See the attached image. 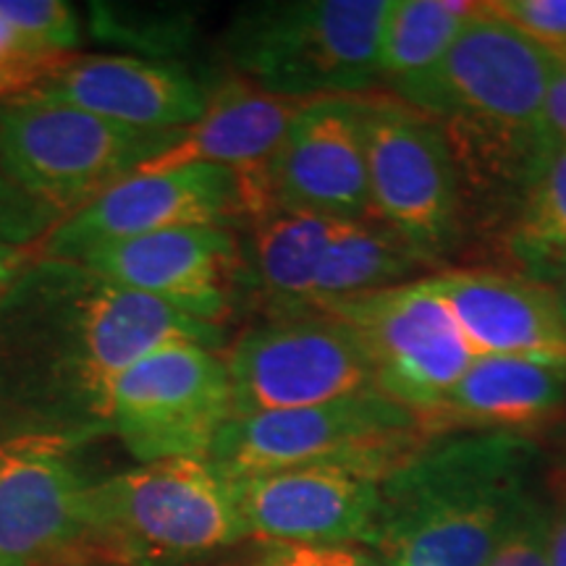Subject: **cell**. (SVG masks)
<instances>
[{"instance_id": "cell-10", "label": "cell", "mask_w": 566, "mask_h": 566, "mask_svg": "<svg viewBox=\"0 0 566 566\" xmlns=\"http://www.w3.org/2000/svg\"><path fill=\"white\" fill-rule=\"evenodd\" d=\"M226 367L233 415L304 409L378 391L363 342L325 313L279 315L247 328Z\"/></svg>"}, {"instance_id": "cell-29", "label": "cell", "mask_w": 566, "mask_h": 566, "mask_svg": "<svg viewBox=\"0 0 566 566\" xmlns=\"http://www.w3.org/2000/svg\"><path fill=\"white\" fill-rule=\"evenodd\" d=\"M61 218L53 210L42 208L32 197H27L9 176L0 171V242L32 247L42 239Z\"/></svg>"}, {"instance_id": "cell-31", "label": "cell", "mask_w": 566, "mask_h": 566, "mask_svg": "<svg viewBox=\"0 0 566 566\" xmlns=\"http://www.w3.org/2000/svg\"><path fill=\"white\" fill-rule=\"evenodd\" d=\"M548 53V92H546V118L554 137L566 142V51H554L546 48Z\"/></svg>"}, {"instance_id": "cell-4", "label": "cell", "mask_w": 566, "mask_h": 566, "mask_svg": "<svg viewBox=\"0 0 566 566\" xmlns=\"http://www.w3.org/2000/svg\"><path fill=\"white\" fill-rule=\"evenodd\" d=\"M388 0H265L226 30L233 74L292 101L365 97L380 82Z\"/></svg>"}, {"instance_id": "cell-24", "label": "cell", "mask_w": 566, "mask_h": 566, "mask_svg": "<svg viewBox=\"0 0 566 566\" xmlns=\"http://www.w3.org/2000/svg\"><path fill=\"white\" fill-rule=\"evenodd\" d=\"M483 3L388 0L380 34V82L396 95L446 59Z\"/></svg>"}, {"instance_id": "cell-9", "label": "cell", "mask_w": 566, "mask_h": 566, "mask_svg": "<svg viewBox=\"0 0 566 566\" xmlns=\"http://www.w3.org/2000/svg\"><path fill=\"white\" fill-rule=\"evenodd\" d=\"M231 417L229 367L210 346H160L126 367L111 388L108 430L139 464L208 457Z\"/></svg>"}, {"instance_id": "cell-6", "label": "cell", "mask_w": 566, "mask_h": 566, "mask_svg": "<svg viewBox=\"0 0 566 566\" xmlns=\"http://www.w3.org/2000/svg\"><path fill=\"white\" fill-rule=\"evenodd\" d=\"M179 132H139L38 90L0 103V171L66 218L166 150Z\"/></svg>"}, {"instance_id": "cell-27", "label": "cell", "mask_w": 566, "mask_h": 566, "mask_svg": "<svg viewBox=\"0 0 566 566\" xmlns=\"http://www.w3.org/2000/svg\"><path fill=\"white\" fill-rule=\"evenodd\" d=\"M551 514L554 504L537 493L485 566H551Z\"/></svg>"}, {"instance_id": "cell-30", "label": "cell", "mask_w": 566, "mask_h": 566, "mask_svg": "<svg viewBox=\"0 0 566 566\" xmlns=\"http://www.w3.org/2000/svg\"><path fill=\"white\" fill-rule=\"evenodd\" d=\"M69 59H0V103L38 90Z\"/></svg>"}, {"instance_id": "cell-5", "label": "cell", "mask_w": 566, "mask_h": 566, "mask_svg": "<svg viewBox=\"0 0 566 566\" xmlns=\"http://www.w3.org/2000/svg\"><path fill=\"white\" fill-rule=\"evenodd\" d=\"M90 556L187 566L247 537L231 483L208 457L139 464L90 485Z\"/></svg>"}, {"instance_id": "cell-7", "label": "cell", "mask_w": 566, "mask_h": 566, "mask_svg": "<svg viewBox=\"0 0 566 566\" xmlns=\"http://www.w3.org/2000/svg\"><path fill=\"white\" fill-rule=\"evenodd\" d=\"M428 438L420 415L380 391H367L317 407L233 415L208 459L226 480H242L349 459L401 462Z\"/></svg>"}, {"instance_id": "cell-32", "label": "cell", "mask_w": 566, "mask_h": 566, "mask_svg": "<svg viewBox=\"0 0 566 566\" xmlns=\"http://www.w3.org/2000/svg\"><path fill=\"white\" fill-rule=\"evenodd\" d=\"M334 546H273L242 566H334Z\"/></svg>"}, {"instance_id": "cell-21", "label": "cell", "mask_w": 566, "mask_h": 566, "mask_svg": "<svg viewBox=\"0 0 566 566\" xmlns=\"http://www.w3.org/2000/svg\"><path fill=\"white\" fill-rule=\"evenodd\" d=\"M336 218L275 208L252 221L247 279L263 292L273 317L300 315L313 300L315 271L338 229Z\"/></svg>"}, {"instance_id": "cell-14", "label": "cell", "mask_w": 566, "mask_h": 566, "mask_svg": "<svg viewBox=\"0 0 566 566\" xmlns=\"http://www.w3.org/2000/svg\"><path fill=\"white\" fill-rule=\"evenodd\" d=\"M399 462L349 459L229 480L247 537L273 546H367L380 483Z\"/></svg>"}, {"instance_id": "cell-37", "label": "cell", "mask_w": 566, "mask_h": 566, "mask_svg": "<svg viewBox=\"0 0 566 566\" xmlns=\"http://www.w3.org/2000/svg\"><path fill=\"white\" fill-rule=\"evenodd\" d=\"M363 566H388L386 562H380V558L378 556H375L373 554V551H367L365 548V558H363Z\"/></svg>"}, {"instance_id": "cell-18", "label": "cell", "mask_w": 566, "mask_h": 566, "mask_svg": "<svg viewBox=\"0 0 566 566\" xmlns=\"http://www.w3.org/2000/svg\"><path fill=\"white\" fill-rule=\"evenodd\" d=\"M422 281L451 310L475 357L566 365V325L543 283L488 268L438 271Z\"/></svg>"}, {"instance_id": "cell-36", "label": "cell", "mask_w": 566, "mask_h": 566, "mask_svg": "<svg viewBox=\"0 0 566 566\" xmlns=\"http://www.w3.org/2000/svg\"><path fill=\"white\" fill-rule=\"evenodd\" d=\"M548 289H551V294H554L556 307H558V313H562V321L566 325V273L558 275V279L551 283Z\"/></svg>"}, {"instance_id": "cell-3", "label": "cell", "mask_w": 566, "mask_h": 566, "mask_svg": "<svg viewBox=\"0 0 566 566\" xmlns=\"http://www.w3.org/2000/svg\"><path fill=\"white\" fill-rule=\"evenodd\" d=\"M537 462L522 433L428 438L380 483L365 548L388 566H485L537 495Z\"/></svg>"}, {"instance_id": "cell-25", "label": "cell", "mask_w": 566, "mask_h": 566, "mask_svg": "<svg viewBox=\"0 0 566 566\" xmlns=\"http://www.w3.org/2000/svg\"><path fill=\"white\" fill-rule=\"evenodd\" d=\"M90 17L92 30L101 38L139 48L153 55H174V51H181L187 45L189 34H192V24L184 11L95 3Z\"/></svg>"}, {"instance_id": "cell-19", "label": "cell", "mask_w": 566, "mask_h": 566, "mask_svg": "<svg viewBox=\"0 0 566 566\" xmlns=\"http://www.w3.org/2000/svg\"><path fill=\"white\" fill-rule=\"evenodd\" d=\"M38 92L139 132L187 129L210 97L187 69L134 55H71Z\"/></svg>"}, {"instance_id": "cell-1", "label": "cell", "mask_w": 566, "mask_h": 566, "mask_svg": "<svg viewBox=\"0 0 566 566\" xmlns=\"http://www.w3.org/2000/svg\"><path fill=\"white\" fill-rule=\"evenodd\" d=\"M179 342L218 349L223 331L40 254L0 300V433H105L118 375Z\"/></svg>"}, {"instance_id": "cell-34", "label": "cell", "mask_w": 566, "mask_h": 566, "mask_svg": "<svg viewBox=\"0 0 566 566\" xmlns=\"http://www.w3.org/2000/svg\"><path fill=\"white\" fill-rule=\"evenodd\" d=\"M551 566H566V499L551 514Z\"/></svg>"}, {"instance_id": "cell-15", "label": "cell", "mask_w": 566, "mask_h": 566, "mask_svg": "<svg viewBox=\"0 0 566 566\" xmlns=\"http://www.w3.org/2000/svg\"><path fill=\"white\" fill-rule=\"evenodd\" d=\"M90 271L129 292L223 328L247 263L231 229L189 226L108 244L82 260Z\"/></svg>"}, {"instance_id": "cell-2", "label": "cell", "mask_w": 566, "mask_h": 566, "mask_svg": "<svg viewBox=\"0 0 566 566\" xmlns=\"http://www.w3.org/2000/svg\"><path fill=\"white\" fill-rule=\"evenodd\" d=\"M548 74L546 48L483 3L446 59L394 95L441 129L457 168L464 226L501 237L512 218L554 139Z\"/></svg>"}, {"instance_id": "cell-28", "label": "cell", "mask_w": 566, "mask_h": 566, "mask_svg": "<svg viewBox=\"0 0 566 566\" xmlns=\"http://www.w3.org/2000/svg\"><path fill=\"white\" fill-rule=\"evenodd\" d=\"M485 9L537 45L566 51V0H495Z\"/></svg>"}, {"instance_id": "cell-17", "label": "cell", "mask_w": 566, "mask_h": 566, "mask_svg": "<svg viewBox=\"0 0 566 566\" xmlns=\"http://www.w3.org/2000/svg\"><path fill=\"white\" fill-rule=\"evenodd\" d=\"M304 101L279 97L229 76L210 90L205 113L179 132L171 145L137 174H163L187 166H221L239 176L247 200V221L275 210L268 168Z\"/></svg>"}, {"instance_id": "cell-16", "label": "cell", "mask_w": 566, "mask_h": 566, "mask_svg": "<svg viewBox=\"0 0 566 566\" xmlns=\"http://www.w3.org/2000/svg\"><path fill=\"white\" fill-rule=\"evenodd\" d=\"M363 116L365 97H323L296 113L268 168L275 208L373 221Z\"/></svg>"}, {"instance_id": "cell-26", "label": "cell", "mask_w": 566, "mask_h": 566, "mask_svg": "<svg viewBox=\"0 0 566 566\" xmlns=\"http://www.w3.org/2000/svg\"><path fill=\"white\" fill-rule=\"evenodd\" d=\"M0 21L40 55H74L80 45V17L61 0H0Z\"/></svg>"}, {"instance_id": "cell-20", "label": "cell", "mask_w": 566, "mask_h": 566, "mask_svg": "<svg viewBox=\"0 0 566 566\" xmlns=\"http://www.w3.org/2000/svg\"><path fill=\"white\" fill-rule=\"evenodd\" d=\"M566 405V365L514 357H475L433 412L422 417L430 438L446 433H516Z\"/></svg>"}, {"instance_id": "cell-11", "label": "cell", "mask_w": 566, "mask_h": 566, "mask_svg": "<svg viewBox=\"0 0 566 566\" xmlns=\"http://www.w3.org/2000/svg\"><path fill=\"white\" fill-rule=\"evenodd\" d=\"M325 313L357 334L375 367V386L412 412L430 415L475 359L470 342L424 281L328 302Z\"/></svg>"}, {"instance_id": "cell-35", "label": "cell", "mask_w": 566, "mask_h": 566, "mask_svg": "<svg viewBox=\"0 0 566 566\" xmlns=\"http://www.w3.org/2000/svg\"><path fill=\"white\" fill-rule=\"evenodd\" d=\"M0 59H63V55H40L30 51V48L0 21Z\"/></svg>"}, {"instance_id": "cell-23", "label": "cell", "mask_w": 566, "mask_h": 566, "mask_svg": "<svg viewBox=\"0 0 566 566\" xmlns=\"http://www.w3.org/2000/svg\"><path fill=\"white\" fill-rule=\"evenodd\" d=\"M501 250L509 273L543 286L566 273V142L558 137L551 139L501 231Z\"/></svg>"}, {"instance_id": "cell-13", "label": "cell", "mask_w": 566, "mask_h": 566, "mask_svg": "<svg viewBox=\"0 0 566 566\" xmlns=\"http://www.w3.org/2000/svg\"><path fill=\"white\" fill-rule=\"evenodd\" d=\"M247 221L239 176L221 166H187L163 174H132L90 205L63 218L40 244L42 258L82 263L108 244L150 233Z\"/></svg>"}, {"instance_id": "cell-22", "label": "cell", "mask_w": 566, "mask_h": 566, "mask_svg": "<svg viewBox=\"0 0 566 566\" xmlns=\"http://www.w3.org/2000/svg\"><path fill=\"white\" fill-rule=\"evenodd\" d=\"M428 268L430 265L399 233L375 218L373 221H342L317 265L313 300L304 313H315L323 304L346 300V296L420 281V273Z\"/></svg>"}, {"instance_id": "cell-8", "label": "cell", "mask_w": 566, "mask_h": 566, "mask_svg": "<svg viewBox=\"0 0 566 566\" xmlns=\"http://www.w3.org/2000/svg\"><path fill=\"white\" fill-rule=\"evenodd\" d=\"M363 118L373 218L430 268L441 265L464 233L457 168L441 129L394 95H365Z\"/></svg>"}, {"instance_id": "cell-33", "label": "cell", "mask_w": 566, "mask_h": 566, "mask_svg": "<svg viewBox=\"0 0 566 566\" xmlns=\"http://www.w3.org/2000/svg\"><path fill=\"white\" fill-rule=\"evenodd\" d=\"M40 258V244L21 247L0 242V300L11 292V286L27 273L34 260Z\"/></svg>"}, {"instance_id": "cell-12", "label": "cell", "mask_w": 566, "mask_h": 566, "mask_svg": "<svg viewBox=\"0 0 566 566\" xmlns=\"http://www.w3.org/2000/svg\"><path fill=\"white\" fill-rule=\"evenodd\" d=\"M82 443L0 433V566H82L90 558V485Z\"/></svg>"}]
</instances>
